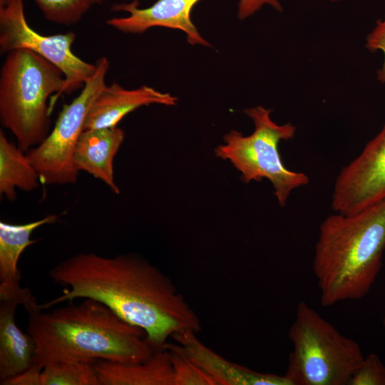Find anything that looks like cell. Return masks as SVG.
Wrapping results in <instances>:
<instances>
[{"label":"cell","mask_w":385,"mask_h":385,"mask_svg":"<svg viewBox=\"0 0 385 385\" xmlns=\"http://www.w3.org/2000/svg\"><path fill=\"white\" fill-rule=\"evenodd\" d=\"M24 309L36 346L34 371L53 361L139 362L155 352L142 329L93 299L46 312L36 302Z\"/></svg>","instance_id":"cell-2"},{"label":"cell","mask_w":385,"mask_h":385,"mask_svg":"<svg viewBox=\"0 0 385 385\" xmlns=\"http://www.w3.org/2000/svg\"><path fill=\"white\" fill-rule=\"evenodd\" d=\"M384 251L385 199L355 214L327 217L312 262L322 305L364 297L382 267Z\"/></svg>","instance_id":"cell-3"},{"label":"cell","mask_w":385,"mask_h":385,"mask_svg":"<svg viewBox=\"0 0 385 385\" xmlns=\"http://www.w3.org/2000/svg\"><path fill=\"white\" fill-rule=\"evenodd\" d=\"M49 215L26 224L0 222V300H12L24 307L36 301L31 290L21 286V274L18 262L24 250L38 242L31 235L38 227L56 222Z\"/></svg>","instance_id":"cell-11"},{"label":"cell","mask_w":385,"mask_h":385,"mask_svg":"<svg viewBox=\"0 0 385 385\" xmlns=\"http://www.w3.org/2000/svg\"><path fill=\"white\" fill-rule=\"evenodd\" d=\"M95 4H100L103 2L104 0H93Z\"/></svg>","instance_id":"cell-25"},{"label":"cell","mask_w":385,"mask_h":385,"mask_svg":"<svg viewBox=\"0 0 385 385\" xmlns=\"http://www.w3.org/2000/svg\"><path fill=\"white\" fill-rule=\"evenodd\" d=\"M73 31L43 36L28 24L23 0H8L0 6V50L8 53L19 48L29 49L59 68L66 79V94L83 88L96 72V64L84 61L72 51L76 39Z\"/></svg>","instance_id":"cell-8"},{"label":"cell","mask_w":385,"mask_h":385,"mask_svg":"<svg viewBox=\"0 0 385 385\" xmlns=\"http://www.w3.org/2000/svg\"><path fill=\"white\" fill-rule=\"evenodd\" d=\"M63 294L43 304L45 310L79 298L97 300L127 322L142 329L155 351L174 336L198 333L200 319L171 279L133 254L103 257L78 253L49 271Z\"/></svg>","instance_id":"cell-1"},{"label":"cell","mask_w":385,"mask_h":385,"mask_svg":"<svg viewBox=\"0 0 385 385\" xmlns=\"http://www.w3.org/2000/svg\"><path fill=\"white\" fill-rule=\"evenodd\" d=\"M125 138L116 127L84 130L74 151L76 168L102 180L115 194L120 192L113 178V159Z\"/></svg>","instance_id":"cell-14"},{"label":"cell","mask_w":385,"mask_h":385,"mask_svg":"<svg viewBox=\"0 0 385 385\" xmlns=\"http://www.w3.org/2000/svg\"><path fill=\"white\" fill-rule=\"evenodd\" d=\"M293 349L284 376L292 385H349L364 358L360 345L305 302L288 331Z\"/></svg>","instance_id":"cell-5"},{"label":"cell","mask_w":385,"mask_h":385,"mask_svg":"<svg viewBox=\"0 0 385 385\" xmlns=\"http://www.w3.org/2000/svg\"><path fill=\"white\" fill-rule=\"evenodd\" d=\"M178 98L146 85L125 89L114 82L106 86L93 101L86 117L84 130L113 128L128 113L151 104L175 106Z\"/></svg>","instance_id":"cell-12"},{"label":"cell","mask_w":385,"mask_h":385,"mask_svg":"<svg viewBox=\"0 0 385 385\" xmlns=\"http://www.w3.org/2000/svg\"><path fill=\"white\" fill-rule=\"evenodd\" d=\"M323 1H330V2H333V3H337V2L342 1L343 0H323Z\"/></svg>","instance_id":"cell-26"},{"label":"cell","mask_w":385,"mask_h":385,"mask_svg":"<svg viewBox=\"0 0 385 385\" xmlns=\"http://www.w3.org/2000/svg\"><path fill=\"white\" fill-rule=\"evenodd\" d=\"M349 385H385V365L375 353L364 356Z\"/></svg>","instance_id":"cell-21"},{"label":"cell","mask_w":385,"mask_h":385,"mask_svg":"<svg viewBox=\"0 0 385 385\" xmlns=\"http://www.w3.org/2000/svg\"><path fill=\"white\" fill-rule=\"evenodd\" d=\"M40 176L18 146L0 130V194L9 201L16 198L15 189L31 191L39 186Z\"/></svg>","instance_id":"cell-17"},{"label":"cell","mask_w":385,"mask_h":385,"mask_svg":"<svg viewBox=\"0 0 385 385\" xmlns=\"http://www.w3.org/2000/svg\"><path fill=\"white\" fill-rule=\"evenodd\" d=\"M201 0H157L150 6L139 8L138 0L113 4L111 9L125 11L128 16L114 17L106 24L123 33L141 34L150 28L160 26L183 31L188 43L210 46L192 21L191 12Z\"/></svg>","instance_id":"cell-10"},{"label":"cell","mask_w":385,"mask_h":385,"mask_svg":"<svg viewBox=\"0 0 385 385\" xmlns=\"http://www.w3.org/2000/svg\"><path fill=\"white\" fill-rule=\"evenodd\" d=\"M385 199V123L360 154L337 175L332 208L352 215Z\"/></svg>","instance_id":"cell-9"},{"label":"cell","mask_w":385,"mask_h":385,"mask_svg":"<svg viewBox=\"0 0 385 385\" xmlns=\"http://www.w3.org/2000/svg\"><path fill=\"white\" fill-rule=\"evenodd\" d=\"M366 48L374 53L381 51L384 53L382 66L376 71V78L381 83L385 84V16L377 19L373 29L366 38Z\"/></svg>","instance_id":"cell-22"},{"label":"cell","mask_w":385,"mask_h":385,"mask_svg":"<svg viewBox=\"0 0 385 385\" xmlns=\"http://www.w3.org/2000/svg\"><path fill=\"white\" fill-rule=\"evenodd\" d=\"M244 113L255 125L252 133L244 135L232 130L224 136L225 144L215 149L216 157L228 160L240 172L245 183L267 179L281 207L285 206L292 190L309 184L305 173L293 171L284 165L279 152L282 140L294 137L296 126L291 123L277 124L271 117V110L262 106L247 108Z\"/></svg>","instance_id":"cell-6"},{"label":"cell","mask_w":385,"mask_h":385,"mask_svg":"<svg viewBox=\"0 0 385 385\" xmlns=\"http://www.w3.org/2000/svg\"><path fill=\"white\" fill-rule=\"evenodd\" d=\"M197 334L184 332L174 336L172 339L217 385H292L284 375L260 373L225 359L202 342Z\"/></svg>","instance_id":"cell-13"},{"label":"cell","mask_w":385,"mask_h":385,"mask_svg":"<svg viewBox=\"0 0 385 385\" xmlns=\"http://www.w3.org/2000/svg\"><path fill=\"white\" fill-rule=\"evenodd\" d=\"M96 70L79 95L59 113L53 129L38 145L26 152L43 184H71L78 180L79 171L74 164L77 141L84 130L90 108L97 96L106 86L109 62L101 57L96 62Z\"/></svg>","instance_id":"cell-7"},{"label":"cell","mask_w":385,"mask_h":385,"mask_svg":"<svg viewBox=\"0 0 385 385\" xmlns=\"http://www.w3.org/2000/svg\"><path fill=\"white\" fill-rule=\"evenodd\" d=\"M382 323H383V327H384V330H385V315H384V318H383V322H382Z\"/></svg>","instance_id":"cell-27"},{"label":"cell","mask_w":385,"mask_h":385,"mask_svg":"<svg viewBox=\"0 0 385 385\" xmlns=\"http://www.w3.org/2000/svg\"><path fill=\"white\" fill-rule=\"evenodd\" d=\"M266 5L278 12L283 11V6L279 0H240L237 6L238 19L245 20Z\"/></svg>","instance_id":"cell-23"},{"label":"cell","mask_w":385,"mask_h":385,"mask_svg":"<svg viewBox=\"0 0 385 385\" xmlns=\"http://www.w3.org/2000/svg\"><path fill=\"white\" fill-rule=\"evenodd\" d=\"M49 21L70 26L78 22L95 4L93 0H34Z\"/></svg>","instance_id":"cell-20"},{"label":"cell","mask_w":385,"mask_h":385,"mask_svg":"<svg viewBox=\"0 0 385 385\" xmlns=\"http://www.w3.org/2000/svg\"><path fill=\"white\" fill-rule=\"evenodd\" d=\"M40 385H101L95 362L53 361L45 365Z\"/></svg>","instance_id":"cell-18"},{"label":"cell","mask_w":385,"mask_h":385,"mask_svg":"<svg viewBox=\"0 0 385 385\" xmlns=\"http://www.w3.org/2000/svg\"><path fill=\"white\" fill-rule=\"evenodd\" d=\"M8 0H0V6H2L6 4Z\"/></svg>","instance_id":"cell-24"},{"label":"cell","mask_w":385,"mask_h":385,"mask_svg":"<svg viewBox=\"0 0 385 385\" xmlns=\"http://www.w3.org/2000/svg\"><path fill=\"white\" fill-rule=\"evenodd\" d=\"M165 349L170 354L174 385H217L214 379L190 359L177 342H168Z\"/></svg>","instance_id":"cell-19"},{"label":"cell","mask_w":385,"mask_h":385,"mask_svg":"<svg viewBox=\"0 0 385 385\" xmlns=\"http://www.w3.org/2000/svg\"><path fill=\"white\" fill-rule=\"evenodd\" d=\"M19 305L15 301L0 300V383L29 369L35 357L34 338L16 323Z\"/></svg>","instance_id":"cell-15"},{"label":"cell","mask_w":385,"mask_h":385,"mask_svg":"<svg viewBox=\"0 0 385 385\" xmlns=\"http://www.w3.org/2000/svg\"><path fill=\"white\" fill-rule=\"evenodd\" d=\"M101 385H174L173 370L166 349L134 363L95 362Z\"/></svg>","instance_id":"cell-16"},{"label":"cell","mask_w":385,"mask_h":385,"mask_svg":"<svg viewBox=\"0 0 385 385\" xmlns=\"http://www.w3.org/2000/svg\"><path fill=\"white\" fill-rule=\"evenodd\" d=\"M66 94L61 70L26 48L7 53L0 72V120L24 152L38 145L49 134L48 98L53 103Z\"/></svg>","instance_id":"cell-4"}]
</instances>
